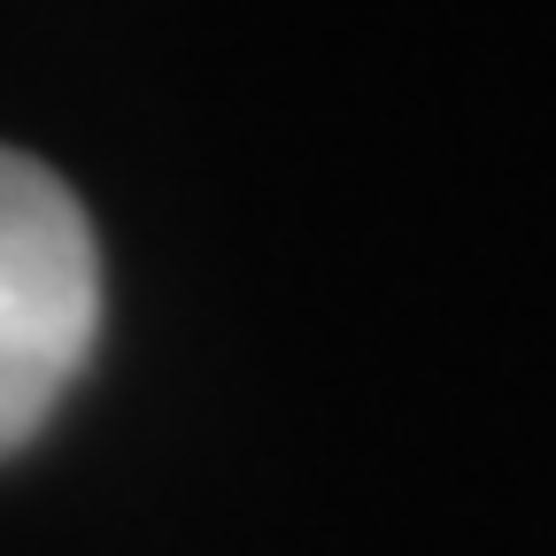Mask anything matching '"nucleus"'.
<instances>
[{
	"instance_id": "obj_1",
	"label": "nucleus",
	"mask_w": 556,
	"mask_h": 556,
	"mask_svg": "<svg viewBox=\"0 0 556 556\" xmlns=\"http://www.w3.org/2000/svg\"><path fill=\"white\" fill-rule=\"evenodd\" d=\"M101 340V248L78 193L0 148V456L47 433Z\"/></svg>"
}]
</instances>
